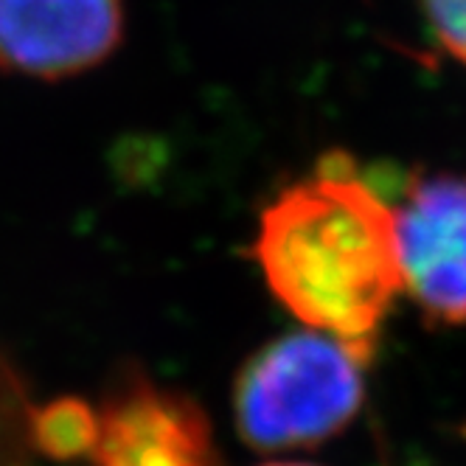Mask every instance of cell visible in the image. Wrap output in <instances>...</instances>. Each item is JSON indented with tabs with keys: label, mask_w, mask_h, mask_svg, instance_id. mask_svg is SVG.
<instances>
[{
	"label": "cell",
	"mask_w": 466,
	"mask_h": 466,
	"mask_svg": "<svg viewBox=\"0 0 466 466\" xmlns=\"http://www.w3.org/2000/svg\"><path fill=\"white\" fill-rule=\"evenodd\" d=\"M268 466H312V463H295L292 461V463H268Z\"/></svg>",
	"instance_id": "9c48e42d"
},
{
	"label": "cell",
	"mask_w": 466,
	"mask_h": 466,
	"mask_svg": "<svg viewBox=\"0 0 466 466\" xmlns=\"http://www.w3.org/2000/svg\"><path fill=\"white\" fill-rule=\"evenodd\" d=\"M250 253L298 323L371 360L405 281L393 203L354 172L346 155H326L312 175L264 206Z\"/></svg>",
	"instance_id": "6da1fadb"
},
{
	"label": "cell",
	"mask_w": 466,
	"mask_h": 466,
	"mask_svg": "<svg viewBox=\"0 0 466 466\" xmlns=\"http://www.w3.org/2000/svg\"><path fill=\"white\" fill-rule=\"evenodd\" d=\"M28 439L31 447L51 461L90 458L98 439V410L76 396H62L31 408Z\"/></svg>",
	"instance_id": "8992f818"
},
{
	"label": "cell",
	"mask_w": 466,
	"mask_h": 466,
	"mask_svg": "<svg viewBox=\"0 0 466 466\" xmlns=\"http://www.w3.org/2000/svg\"><path fill=\"white\" fill-rule=\"evenodd\" d=\"M31 402L15 365L0 354V466H23L31 450Z\"/></svg>",
	"instance_id": "52a82bcc"
},
{
	"label": "cell",
	"mask_w": 466,
	"mask_h": 466,
	"mask_svg": "<svg viewBox=\"0 0 466 466\" xmlns=\"http://www.w3.org/2000/svg\"><path fill=\"white\" fill-rule=\"evenodd\" d=\"M124 40V0H0V71L62 82L107 62Z\"/></svg>",
	"instance_id": "277c9868"
},
{
	"label": "cell",
	"mask_w": 466,
	"mask_h": 466,
	"mask_svg": "<svg viewBox=\"0 0 466 466\" xmlns=\"http://www.w3.org/2000/svg\"><path fill=\"white\" fill-rule=\"evenodd\" d=\"M365 360L326 331H289L258 349L233 385V419L248 447H318L343 432L365 399Z\"/></svg>",
	"instance_id": "7a4b0ae2"
},
{
	"label": "cell",
	"mask_w": 466,
	"mask_h": 466,
	"mask_svg": "<svg viewBox=\"0 0 466 466\" xmlns=\"http://www.w3.org/2000/svg\"><path fill=\"white\" fill-rule=\"evenodd\" d=\"M436 43L466 68V0H419Z\"/></svg>",
	"instance_id": "ba28073f"
},
{
	"label": "cell",
	"mask_w": 466,
	"mask_h": 466,
	"mask_svg": "<svg viewBox=\"0 0 466 466\" xmlns=\"http://www.w3.org/2000/svg\"><path fill=\"white\" fill-rule=\"evenodd\" d=\"M93 466H222L214 430L191 396L144 374L124 377L98 408Z\"/></svg>",
	"instance_id": "5b68a950"
},
{
	"label": "cell",
	"mask_w": 466,
	"mask_h": 466,
	"mask_svg": "<svg viewBox=\"0 0 466 466\" xmlns=\"http://www.w3.org/2000/svg\"><path fill=\"white\" fill-rule=\"evenodd\" d=\"M393 211L405 292L430 326H466V175H413Z\"/></svg>",
	"instance_id": "3957f363"
}]
</instances>
